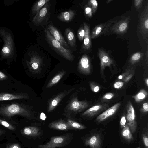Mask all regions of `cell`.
I'll return each instance as SVG.
<instances>
[{
    "label": "cell",
    "mask_w": 148,
    "mask_h": 148,
    "mask_svg": "<svg viewBox=\"0 0 148 148\" xmlns=\"http://www.w3.org/2000/svg\"><path fill=\"white\" fill-rule=\"evenodd\" d=\"M41 118L42 120H45V116L44 114H41Z\"/></svg>",
    "instance_id": "c3c4849f"
},
{
    "label": "cell",
    "mask_w": 148,
    "mask_h": 148,
    "mask_svg": "<svg viewBox=\"0 0 148 148\" xmlns=\"http://www.w3.org/2000/svg\"><path fill=\"white\" fill-rule=\"evenodd\" d=\"M74 88L64 91L57 95L56 96L51 99L49 101L47 109L48 112H50L54 109L58 105L60 101L66 95L69 94Z\"/></svg>",
    "instance_id": "4fadbf2b"
},
{
    "label": "cell",
    "mask_w": 148,
    "mask_h": 148,
    "mask_svg": "<svg viewBox=\"0 0 148 148\" xmlns=\"http://www.w3.org/2000/svg\"><path fill=\"white\" fill-rule=\"evenodd\" d=\"M50 3H46L36 14L33 17L32 22L36 26L40 25L47 16L49 10Z\"/></svg>",
    "instance_id": "ba28073f"
},
{
    "label": "cell",
    "mask_w": 148,
    "mask_h": 148,
    "mask_svg": "<svg viewBox=\"0 0 148 148\" xmlns=\"http://www.w3.org/2000/svg\"><path fill=\"white\" fill-rule=\"evenodd\" d=\"M6 131L0 129V136L4 134Z\"/></svg>",
    "instance_id": "7dc6e473"
},
{
    "label": "cell",
    "mask_w": 148,
    "mask_h": 148,
    "mask_svg": "<svg viewBox=\"0 0 148 148\" xmlns=\"http://www.w3.org/2000/svg\"><path fill=\"white\" fill-rule=\"evenodd\" d=\"M15 115H19L31 119L32 112L27 106L21 103L13 102L0 105V116L10 118Z\"/></svg>",
    "instance_id": "6da1fadb"
},
{
    "label": "cell",
    "mask_w": 148,
    "mask_h": 148,
    "mask_svg": "<svg viewBox=\"0 0 148 148\" xmlns=\"http://www.w3.org/2000/svg\"><path fill=\"white\" fill-rule=\"evenodd\" d=\"M49 126L50 128L60 130H67L73 129L66 122L62 120L52 122Z\"/></svg>",
    "instance_id": "d6986e66"
},
{
    "label": "cell",
    "mask_w": 148,
    "mask_h": 148,
    "mask_svg": "<svg viewBox=\"0 0 148 148\" xmlns=\"http://www.w3.org/2000/svg\"><path fill=\"white\" fill-rule=\"evenodd\" d=\"M109 106L108 104L106 103L96 104L87 109L82 113V115L91 117L106 109Z\"/></svg>",
    "instance_id": "2e32d148"
},
{
    "label": "cell",
    "mask_w": 148,
    "mask_h": 148,
    "mask_svg": "<svg viewBox=\"0 0 148 148\" xmlns=\"http://www.w3.org/2000/svg\"><path fill=\"white\" fill-rule=\"evenodd\" d=\"M121 134L123 137L128 140L130 141L133 139L130 130L126 124L124 127L122 131Z\"/></svg>",
    "instance_id": "83f0119b"
},
{
    "label": "cell",
    "mask_w": 148,
    "mask_h": 148,
    "mask_svg": "<svg viewBox=\"0 0 148 148\" xmlns=\"http://www.w3.org/2000/svg\"><path fill=\"white\" fill-rule=\"evenodd\" d=\"M130 18V17L122 16L110 27L114 33L119 34H122L127 30Z\"/></svg>",
    "instance_id": "52a82bcc"
},
{
    "label": "cell",
    "mask_w": 148,
    "mask_h": 148,
    "mask_svg": "<svg viewBox=\"0 0 148 148\" xmlns=\"http://www.w3.org/2000/svg\"><path fill=\"white\" fill-rule=\"evenodd\" d=\"M8 78V76L3 72L0 71V80H5Z\"/></svg>",
    "instance_id": "f6af8a7d"
},
{
    "label": "cell",
    "mask_w": 148,
    "mask_h": 148,
    "mask_svg": "<svg viewBox=\"0 0 148 148\" xmlns=\"http://www.w3.org/2000/svg\"><path fill=\"white\" fill-rule=\"evenodd\" d=\"M139 29L147 44L148 34V4L141 14L139 20Z\"/></svg>",
    "instance_id": "5b68a950"
},
{
    "label": "cell",
    "mask_w": 148,
    "mask_h": 148,
    "mask_svg": "<svg viewBox=\"0 0 148 148\" xmlns=\"http://www.w3.org/2000/svg\"><path fill=\"white\" fill-rule=\"evenodd\" d=\"M85 145L91 148H100L101 145L100 138L97 135H94L85 140Z\"/></svg>",
    "instance_id": "44dd1931"
},
{
    "label": "cell",
    "mask_w": 148,
    "mask_h": 148,
    "mask_svg": "<svg viewBox=\"0 0 148 148\" xmlns=\"http://www.w3.org/2000/svg\"><path fill=\"white\" fill-rule=\"evenodd\" d=\"M83 27L85 34L83 39V47L84 50H88L90 49L92 46L90 27L85 23H83Z\"/></svg>",
    "instance_id": "ac0fdd59"
},
{
    "label": "cell",
    "mask_w": 148,
    "mask_h": 148,
    "mask_svg": "<svg viewBox=\"0 0 148 148\" xmlns=\"http://www.w3.org/2000/svg\"><path fill=\"white\" fill-rule=\"evenodd\" d=\"M148 95L147 92L144 89L140 90L137 93L132 96L136 102H140L146 98Z\"/></svg>",
    "instance_id": "4316f807"
},
{
    "label": "cell",
    "mask_w": 148,
    "mask_h": 148,
    "mask_svg": "<svg viewBox=\"0 0 148 148\" xmlns=\"http://www.w3.org/2000/svg\"><path fill=\"white\" fill-rule=\"evenodd\" d=\"M76 14L75 11L70 10L61 12L58 16V18L62 21L69 22L73 19Z\"/></svg>",
    "instance_id": "ffe728a7"
},
{
    "label": "cell",
    "mask_w": 148,
    "mask_h": 148,
    "mask_svg": "<svg viewBox=\"0 0 148 148\" xmlns=\"http://www.w3.org/2000/svg\"><path fill=\"white\" fill-rule=\"evenodd\" d=\"M127 113L126 115L127 122L135 121V114L134 108L131 103L129 101L127 106Z\"/></svg>",
    "instance_id": "603a6c76"
},
{
    "label": "cell",
    "mask_w": 148,
    "mask_h": 148,
    "mask_svg": "<svg viewBox=\"0 0 148 148\" xmlns=\"http://www.w3.org/2000/svg\"><path fill=\"white\" fill-rule=\"evenodd\" d=\"M145 84H146L147 86H148V78H146L145 80Z\"/></svg>",
    "instance_id": "681fc988"
},
{
    "label": "cell",
    "mask_w": 148,
    "mask_h": 148,
    "mask_svg": "<svg viewBox=\"0 0 148 148\" xmlns=\"http://www.w3.org/2000/svg\"><path fill=\"white\" fill-rule=\"evenodd\" d=\"M66 122L73 129L81 130L85 128L84 125L70 119H68Z\"/></svg>",
    "instance_id": "f1b7e54d"
},
{
    "label": "cell",
    "mask_w": 148,
    "mask_h": 148,
    "mask_svg": "<svg viewBox=\"0 0 148 148\" xmlns=\"http://www.w3.org/2000/svg\"><path fill=\"white\" fill-rule=\"evenodd\" d=\"M88 5L92 8V13L94 14L96 11L98 6L97 1L96 0H90L88 1Z\"/></svg>",
    "instance_id": "1f68e13d"
},
{
    "label": "cell",
    "mask_w": 148,
    "mask_h": 148,
    "mask_svg": "<svg viewBox=\"0 0 148 148\" xmlns=\"http://www.w3.org/2000/svg\"><path fill=\"white\" fill-rule=\"evenodd\" d=\"M143 53L140 52H137L134 54L131 57L130 62L133 64L138 61L142 58Z\"/></svg>",
    "instance_id": "f546056e"
},
{
    "label": "cell",
    "mask_w": 148,
    "mask_h": 148,
    "mask_svg": "<svg viewBox=\"0 0 148 148\" xmlns=\"http://www.w3.org/2000/svg\"><path fill=\"white\" fill-rule=\"evenodd\" d=\"M114 95L112 93H107L105 94L102 97V99L103 100H106L111 99L114 96Z\"/></svg>",
    "instance_id": "8d00e7d4"
},
{
    "label": "cell",
    "mask_w": 148,
    "mask_h": 148,
    "mask_svg": "<svg viewBox=\"0 0 148 148\" xmlns=\"http://www.w3.org/2000/svg\"><path fill=\"white\" fill-rule=\"evenodd\" d=\"M124 85V83L121 81H117L114 84L113 87L116 89H119L121 88Z\"/></svg>",
    "instance_id": "f35d334b"
},
{
    "label": "cell",
    "mask_w": 148,
    "mask_h": 148,
    "mask_svg": "<svg viewBox=\"0 0 148 148\" xmlns=\"http://www.w3.org/2000/svg\"><path fill=\"white\" fill-rule=\"evenodd\" d=\"M133 74L131 73L126 77L123 80L125 82H127L129 81L132 78L133 76Z\"/></svg>",
    "instance_id": "bcb514c9"
},
{
    "label": "cell",
    "mask_w": 148,
    "mask_h": 148,
    "mask_svg": "<svg viewBox=\"0 0 148 148\" xmlns=\"http://www.w3.org/2000/svg\"><path fill=\"white\" fill-rule=\"evenodd\" d=\"M46 39L51 47L60 56L66 59L73 61L74 56L70 49L63 47L60 43L55 39L47 28L44 29Z\"/></svg>",
    "instance_id": "7a4b0ae2"
},
{
    "label": "cell",
    "mask_w": 148,
    "mask_h": 148,
    "mask_svg": "<svg viewBox=\"0 0 148 148\" xmlns=\"http://www.w3.org/2000/svg\"><path fill=\"white\" fill-rule=\"evenodd\" d=\"M85 34V32L84 27L81 26L77 32V36L80 40L82 41L83 40Z\"/></svg>",
    "instance_id": "d6a6232c"
},
{
    "label": "cell",
    "mask_w": 148,
    "mask_h": 148,
    "mask_svg": "<svg viewBox=\"0 0 148 148\" xmlns=\"http://www.w3.org/2000/svg\"><path fill=\"white\" fill-rule=\"evenodd\" d=\"M112 23V21H108L96 26L92 32L91 39L96 38L106 32L111 27Z\"/></svg>",
    "instance_id": "9c48e42d"
},
{
    "label": "cell",
    "mask_w": 148,
    "mask_h": 148,
    "mask_svg": "<svg viewBox=\"0 0 148 148\" xmlns=\"http://www.w3.org/2000/svg\"><path fill=\"white\" fill-rule=\"evenodd\" d=\"M0 34L4 42L1 50L2 56L4 58H11L13 56L14 52V41L12 35L3 28L0 30Z\"/></svg>",
    "instance_id": "3957f363"
},
{
    "label": "cell",
    "mask_w": 148,
    "mask_h": 148,
    "mask_svg": "<svg viewBox=\"0 0 148 148\" xmlns=\"http://www.w3.org/2000/svg\"><path fill=\"white\" fill-rule=\"evenodd\" d=\"M126 124L129 127L132 132L136 130L137 127V123L136 121L131 122H127Z\"/></svg>",
    "instance_id": "e575fe53"
},
{
    "label": "cell",
    "mask_w": 148,
    "mask_h": 148,
    "mask_svg": "<svg viewBox=\"0 0 148 148\" xmlns=\"http://www.w3.org/2000/svg\"><path fill=\"white\" fill-rule=\"evenodd\" d=\"M142 110L144 112L147 113L148 111V103L147 102L143 104Z\"/></svg>",
    "instance_id": "ee69618b"
},
{
    "label": "cell",
    "mask_w": 148,
    "mask_h": 148,
    "mask_svg": "<svg viewBox=\"0 0 148 148\" xmlns=\"http://www.w3.org/2000/svg\"><path fill=\"white\" fill-rule=\"evenodd\" d=\"M49 0H41L38 1L34 5L32 9V13L33 15L36 14L47 3H48Z\"/></svg>",
    "instance_id": "484cf974"
},
{
    "label": "cell",
    "mask_w": 148,
    "mask_h": 148,
    "mask_svg": "<svg viewBox=\"0 0 148 148\" xmlns=\"http://www.w3.org/2000/svg\"><path fill=\"white\" fill-rule=\"evenodd\" d=\"M21 133L26 136H36L40 134V129L36 127L28 126L22 130Z\"/></svg>",
    "instance_id": "7402d4cb"
},
{
    "label": "cell",
    "mask_w": 148,
    "mask_h": 148,
    "mask_svg": "<svg viewBox=\"0 0 148 148\" xmlns=\"http://www.w3.org/2000/svg\"><path fill=\"white\" fill-rule=\"evenodd\" d=\"M66 140V137L64 136L53 137L46 144L39 145L38 147L39 148H56L61 147Z\"/></svg>",
    "instance_id": "7c38bea8"
},
{
    "label": "cell",
    "mask_w": 148,
    "mask_h": 148,
    "mask_svg": "<svg viewBox=\"0 0 148 148\" xmlns=\"http://www.w3.org/2000/svg\"><path fill=\"white\" fill-rule=\"evenodd\" d=\"M65 34L68 44L72 47L76 46V39L73 32L68 28L66 29Z\"/></svg>",
    "instance_id": "cb8c5ba5"
},
{
    "label": "cell",
    "mask_w": 148,
    "mask_h": 148,
    "mask_svg": "<svg viewBox=\"0 0 148 148\" xmlns=\"http://www.w3.org/2000/svg\"><path fill=\"white\" fill-rule=\"evenodd\" d=\"M89 106L88 103L85 101H79L77 97L73 98L66 107L67 112L78 113L86 109Z\"/></svg>",
    "instance_id": "8992f818"
},
{
    "label": "cell",
    "mask_w": 148,
    "mask_h": 148,
    "mask_svg": "<svg viewBox=\"0 0 148 148\" xmlns=\"http://www.w3.org/2000/svg\"><path fill=\"white\" fill-rule=\"evenodd\" d=\"M142 138L146 148H148V138L147 135L143 134L142 136Z\"/></svg>",
    "instance_id": "60d3db41"
},
{
    "label": "cell",
    "mask_w": 148,
    "mask_h": 148,
    "mask_svg": "<svg viewBox=\"0 0 148 148\" xmlns=\"http://www.w3.org/2000/svg\"><path fill=\"white\" fill-rule=\"evenodd\" d=\"M126 119L125 116H123L122 117L120 121V125L121 128L123 127L126 124Z\"/></svg>",
    "instance_id": "b9f144b4"
},
{
    "label": "cell",
    "mask_w": 148,
    "mask_h": 148,
    "mask_svg": "<svg viewBox=\"0 0 148 148\" xmlns=\"http://www.w3.org/2000/svg\"><path fill=\"white\" fill-rule=\"evenodd\" d=\"M143 0H135L134 1V5L136 8H139L142 4Z\"/></svg>",
    "instance_id": "7bdbcfd3"
},
{
    "label": "cell",
    "mask_w": 148,
    "mask_h": 148,
    "mask_svg": "<svg viewBox=\"0 0 148 148\" xmlns=\"http://www.w3.org/2000/svg\"><path fill=\"white\" fill-rule=\"evenodd\" d=\"M137 148H140V147H138Z\"/></svg>",
    "instance_id": "816d5d0a"
},
{
    "label": "cell",
    "mask_w": 148,
    "mask_h": 148,
    "mask_svg": "<svg viewBox=\"0 0 148 148\" xmlns=\"http://www.w3.org/2000/svg\"><path fill=\"white\" fill-rule=\"evenodd\" d=\"M98 56L100 61V67L101 72L103 71L106 66L110 67L112 64H114L113 59L103 49H99Z\"/></svg>",
    "instance_id": "30bf717a"
},
{
    "label": "cell",
    "mask_w": 148,
    "mask_h": 148,
    "mask_svg": "<svg viewBox=\"0 0 148 148\" xmlns=\"http://www.w3.org/2000/svg\"><path fill=\"white\" fill-rule=\"evenodd\" d=\"M47 29L53 38L59 41L64 48L70 49L69 47L60 31L53 25L49 24Z\"/></svg>",
    "instance_id": "5bb4252c"
},
{
    "label": "cell",
    "mask_w": 148,
    "mask_h": 148,
    "mask_svg": "<svg viewBox=\"0 0 148 148\" xmlns=\"http://www.w3.org/2000/svg\"><path fill=\"white\" fill-rule=\"evenodd\" d=\"M6 148H21V147L18 143H12L7 145Z\"/></svg>",
    "instance_id": "ab89813d"
},
{
    "label": "cell",
    "mask_w": 148,
    "mask_h": 148,
    "mask_svg": "<svg viewBox=\"0 0 148 148\" xmlns=\"http://www.w3.org/2000/svg\"><path fill=\"white\" fill-rule=\"evenodd\" d=\"M65 73V71H63L55 75L49 82L46 86V88H50L57 84L62 78Z\"/></svg>",
    "instance_id": "d4e9b609"
},
{
    "label": "cell",
    "mask_w": 148,
    "mask_h": 148,
    "mask_svg": "<svg viewBox=\"0 0 148 148\" xmlns=\"http://www.w3.org/2000/svg\"><path fill=\"white\" fill-rule=\"evenodd\" d=\"M121 103H117L99 115L96 118V121L99 122H102L113 115L117 111L121 106Z\"/></svg>",
    "instance_id": "e0dca14e"
},
{
    "label": "cell",
    "mask_w": 148,
    "mask_h": 148,
    "mask_svg": "<svg viewBox=\"0 0 148 148\" xmlns=\"http://www.w3.org/2000/svg\"><path fill=\"white\" fill-rule=\"evenodd\" d=\"M112 1V0H107V1H106V3H109L111 1Z\"/></svg>",
    "instance_id": "f907efd6"
},
{
    "label": "cell",
    "mask_w": 148,
    "mask_h": 148,
    "mask_svg": "<svg viewBox=\"0 0 148 148\" xmlns=\"http://www.w3.org/2000/svg\"><path fill=\"white\" fill-rule=\"evenodd\" d=\"M78 70L80 73L84 75H88L90 73V61L87 55H83L79 60L78 65Z\"/></svg>",
    "instance_id": "8fae6325"
},
{
    "label": "cell",
    "mask_w": 148,
    "mask_h": 148,
    "mask_svg": "<svg viewBox=\"0 0 148 148\" xmlns=\"http://www.w3.org/2000/svg\"><path fill=\"white\" fill-rule=\"evenodd\" d=\"M85 12L86 15L89 17H91L92 16V10L90 6H87L85 9Z\"/></svg>",
    "instance_id": "74e56055"
},
{
    "label": "cell",
    "mask_w": 148,
    "mask_h": 148,
    "mask_svg": "<svg viewBox=\"0 0 148 148\" xmlns=\"http://www.w3.org/2000/svg\"><path fill=\"white\" fill-rule=\"evenodd\" d=\"M43 58L37 53H32L29 59L26 61L29 71L34 74L38 73L41 71Z\"/></svg>",
    "instance_id": "277c9868"
},
{
    "label": "cell",
    "mask_w": 148,
    "mask_h": 148,
    "mask_svg": "<svg viewBox=\"0 0 148 148\" xmlns=\"http://www.w3.org/2000/svg\"><path fill=\"white\" fill-rule=\"evenodd\" d=\"M29 99L27 93L23 92L8 93H0V101Z\"/></svg>",
    "instance_id": "9a60e30c"
},
{
    "label": "cell",
    "mask_w": 148,
    "mask_h": 148,
    "mask_svg": "<svg viewBox=\"0 0 148 148\" xmlns=\"http://www.w3.org/2000/svg\"><path fill=\"white\" fill-rule=\"evenodd\" d=\"M132 69H129L126 71L122 74L118 76V79H123L130 74L132 73Z\"/></svg>",
    "instance_id": "d590c367"
},
{
    "label": "cell",
    "mask_w": 148,
    "mask_h": 148,
    "mask_svg": "<svg viewBox=\"0 0 148 148\" xmlns=\"http://www.w3.org/2000/svg\"><path fill=\"white\" fill-rule=\"evenodd\" d=\"M0 124L12 131L15 130V127L8 122L0 118Z\"/></svg>",
    "instance_id": "4dcf8cb0"
},
{
    "label": "cell",
    "mask_w": 148,
    "mask_h": 148,
    "mask_svg": "<svg viewBox=\"0 0 148 148\" xmlns=\"http://www.w3.org/2000/svg\"><path fill=\"white\" fill-rule=\"evenodd\" d=\"M90 88L92 91L94 92H98L100 89L99 86L94 82H90Z\"/></svg>",
    "instance_id": "836d02e7"
}]
</instances>
